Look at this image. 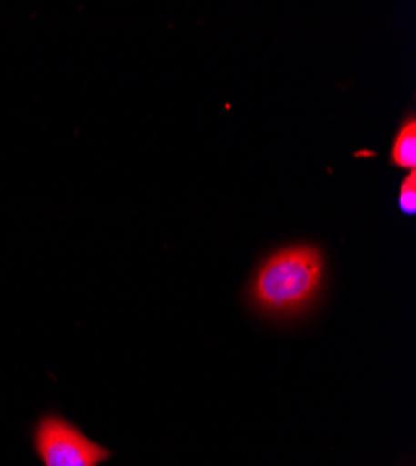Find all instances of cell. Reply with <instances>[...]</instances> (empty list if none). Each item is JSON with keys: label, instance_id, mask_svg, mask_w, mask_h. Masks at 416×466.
<instances>
[{"label": "cell", "instance_id": "cell-3", "mask_svg": "<svg viewBox=\"0 0 416 466\" xmlns=\"http://www.w3.org/2000/svg\"><path fill=\"white\" fill-rule=\"evenodd\" d=\"M392 163L400 168L412 172L416 168V122L414 116L407 118L398 131L392 146Z\"/></svg>", "mask_w": 416, "mask_h": 466}, {"label": "cell", "instance_id": "cell-4", "mask_svg": "<svg viewBox=\"0 0 416 466\" xmlns=\"http://www.w3.org/2000/svg\"><path fill=\"white\" fill-rule=\"evenodd\" d=\"M400 208L407 215L416 211V172H409L400 187Z\"/></svg>", "mask_w": 416, "mask_h": 466}, {"label": "cell", "instance_id": "cell-1", "mask_svg": "<svg viewBox=\"0 0 416 466\" xmlns=\"http://www.w3.org/2000/svg\"><path fill=\"white\" fill-rule=\"evenodd\" d=\"M323 279V258L314 247L297 245L275 252L258 270L252 297L259 308L289 314L314 300Z\"/></svg>", "mask_w": 416, "mask_h": 466}, {"label": "cell", "instance_id": "cell-2", "mask_svg": "<svg viewBox=\"0 0 416 466\" xmlns=\"http://www.w3.org/2000/svg\"><path fill=\"white\" fill-rule=\"evenodd\" d=\"M32 442L44 466H99L112 455L58 414H46L36 423Z\"/></svg>", "mask_w": 416, "mask_h": 466}]
</instances>
